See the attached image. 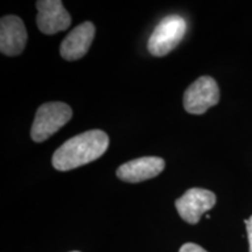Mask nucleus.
I'll return each mask as SVG.
<instances>
[{
    "label": "nucleus",
    "instance_id": "obj_1",
    "mask_svg": "<svg viewBox=\"0 0 252 252\" xmlns=\"http://www.w3.org/2000/svg\"><path fill=\"white\" fill-rule=\"evenodd\" d=\"M109 137L102 130H91L77 134L65 141L55 151L52 163L61 172L70 171L93 162L105 153Z\"/></svg>",
    "mask_w": 252,
    "mask_h": 252
},
{
    "label": "nucleus",
    "instance_id": "obj_11",
    "mask_svg": "<svg viewBox=\"0 0 252 252\" xmlns=\"http://www.w3.org/2000/svg\"><path fill=\"white\" fill-rule=\"evenodd\" d=\"M245 224H247V232H248V239H249V249L250 252H252V216L249 220H245Z\"/></svg>",
    "mask_w": 252,
    "mask_h": 252
},
{
    "label": "nucleus",
    "instance_id": "obj_9",
    "mask_svg": "<svg viewBox=\"0 0 252 252\" xmlns=\"http://www.w3.org/2000/svg\"><path fill=\"white\" fill-rule=\"evenodd\" d=\"M94 32L96 28L90 21L75 27L62 41L60 47V54L62 58L67 61H75L83 58L93 43Z\"/></svg>",
    "mask_w": 252,
    "mask_h": 252
},
{
    "label": "nucleus",
    "instance_id": "obj_3",
    "mask_svg": "<svg viewBox=\"0 0 252 252\" xmlns=\"http://www.w3.org/2000/svg\"><path fill=\"white\" fill-rule=\"evenodd\" d=\"M187 23L178 14L167 15L158 24L151 34L147 49L154 56H165L172 52L184 39Z\"/></svg>",
    "mask_w": 252,
    "mask_h": 252
},
{
    "label": "nucleus",
    "instance_id": "obj_4",
    "mask_svg": "<svg viewBox=\"0 0 252 252\" xmlns=\"http://www.w3.org/2000/svg\"><path fill=\"white\" fill-rule=\"evenodd\" d=\"M220 102V88L210 76L197 78L184 94L185 110L191 115H202Z\"/></svg>",
    "mask_w": 252,
    "mask_h": 252
},
{
    "label": "nucleus",
    "instance_id": "obj_10",
    "mask_svg": "<svg viewBox=\"0 0 252 252\" xmlns=\"http://www.w3.org/2000/svg\"><path fill=\"white\" fill-rule=\"evenodd\" d=\"M179 252H207V251L197 244L186 243V244L182 245L180 251H179Z\"/></svg>",
    "mask_w": 252,
    "mask_h": 252
},
{
    "label": "nucleus",
    "instance_id": "obj_12",
    "mask_svg": "<svg viewBox=\"0 0 252 252\" xmlns=\"http://www.w3.org/2000/svg\"><path fill=\"white\" fill-rule=\"evenodd\" d=\"M72 252H78V251H72Z\"/></svg>",
    "mask_w": 252,
    "mask_h": 252
},
{
    "label": "nucleus",
    "instance_id": "obj_2",
    "mask_svg": "<svg viewBox=\"0 0 252 252\" xmlns=\"http://www.w3.org/2000/svg\"><path fill=\"white\" fill-rule=\"evenodd\" d=\"M72 117V110L68 104L50 102L37 109L32 125L31 137L36 143H42L55 134Z\"/></svg>",
    "mask_w": 252,
    "mask_h": 252
},
{
    "label": "nucleus",
    "instance_id": "obj_7",
    "mask_svg": "<svg viewBox=\"0 0 252 252\" xmlns=\"http://www.w3.org/2000/svg\"><path fill=\"white\" fill-rule=\"evenodd\" d=\"M27 31L24 21L17 15H5L0 21V52L7 56H17L24 52Z\"/></svg>",
    "mask_w": 252,
    "mask_h": 252
},
{
    "label": "nucleus",
    "instance_id": "obj_5",
    "mask_svg": "<svg viewBox=\"0 0 252 252\" xmlns=\"http://www.w3.org/2000/svg\"><path fill=\"white\" fill-rule=\"evenodd\" d=\"M216 203V195L202 188H191L175 201L179 215L189 224H196Z\"/></svg>",
    "mask_w": 252,
    "mask_h": 252
},
{
    "label": "nucleus",
    "instance_id": "obj_6",
    "mask_svg": "<svg viewBox=\"0 0 252 252\" xmlns=\"http://www.w3.org/2000/svg\"><path fill=\"white\" fill-rule=\"evenodd\" d=\"M36 24L43 34L54 35L70 26V14L65 11L60 0H40L36 2Z\"/></svg>",
    "mask_w": 252,
    "mask_h": 252
},
{
    "label": "nucleus",
    "instance_id": "obj_8",
    "mask_svg": "<svg viewBox=\"0 0 252 252\" xmlns=\"http://www.w3.org/2000/svg\"><path fill=\"white\" fill-rule=\"evenodd\" d=\"M165 160L159 157H143L123 163L116 172L121 180L130 184L156 178L165 169Z\"/></svg>",
    "mask_w": 252,
    "mask_h": 252
}]
</instances>
